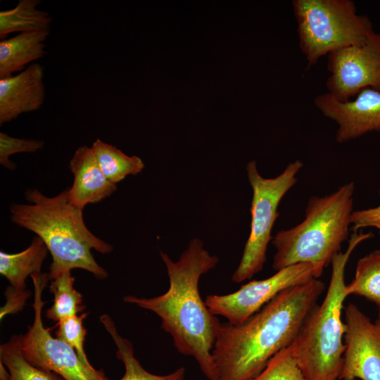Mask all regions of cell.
Segmentation results:
<instances>
[{"mask_svg": "<svg viewBox=\"0 0 380 380\" xmlns=\"http://www.w3.org/2000/svg\"><path fill=\"white\" fill-rule=\"evenodd\" d=\"M160 255L169 277L167 291L152 298L127 295L123 300L156 314L177 351L194 358L208 380H218L212 351L222 323L210 311L198 289L201 276L217 265L218 258L210 255L197 238L189 242L177 261L163 251Z\"/></svg>", "mask_w": 380, "mask_h": 380, "instance_id": "6da1fadb", "label": "cell"}, {"mask_svg": "<svg viewBox=\"0 0 380 380\" xmlns=\"http://www.w3.org/2000/svg\"><path fill=\"white\" fill-rule=\"evenodd\" d=\"M312 279L288 288L241 325L222 323L212 355L218 380H251L291 344L324 291Z\"/></svg>", "mask_w": 380, "mask_h": 380, "instance_id": "7a4b0ae2", "label": "cell"}, {"mask_svg": "<svg viewBox=\"0 0 380 380\" xmlns=\"http://www.w3.org/2000/svg\"><path fill=\"white\" fill-rule=\"evenodd\" d=\"M28 204L13 203L9 207L11 220L39 237L52 257L49 279L65 270L79 268L98 279L108 277L91 254V249L110 253V243L91 233L83 218V210L73 205L68 189L55 196H45L36 189L25 192Z\"/></svg>", "mask_w": 380, "mask_h": 380, "instance_id": "3957f363", "label": "cell"}, {"mask_svg": "<svg viewBox=\"0 0 380 380\" xmlns=\"http://www.w3.org/2000/svg\"><path fill=\"white\" fill-rule=\"evenodd\" d=\"M372 233L354 232L343 253L331 261V274L326 296L306 317L290 345L293 356L307 380L338 379L345 350V325L341 319L345 292V270L350 255Z\"/></svg>", "mask_w": 380, "mask_h": 380, "instance_id": "277c9868", "label": "cell"}, {"mask_svg": "<svg viewBox=\"0 0 380 380\" xmlns=\"http://www.w3.org/2000/svg\"><path fill=\"white\" fill-rule=\"evenodd\" d=\"M355 183L350 182L324 196L308 201L304 220L296 226L278 232L272 243L276 248L272 267L310 262L323 268L341 252L349 235Z\"/></svg>", "mask_w": 380, "mask_h": 380, "instance_id": "5b68a950", "label": "cell"}, {"mask_svg": "<svg viewBox=\"0 0 380 380\" xmlns=\"http://www.w3.org/2000/svg\"><path fill=\"white\" fill-rule=\"evenodd\" d=\"M299 46L308 67L340 49L362 45L374 32L369 18L350 0H294Z\"/></svg>", "mask_w": 380, "mask_h": 380, "instance_id": "8992f818", "label": "cell"}, {"mask_svg": "<svg viewBox=\"0 0 380 380\" xmlns=\"http://www.w3.org/2000/svg\"><path fill=\"white\" fill-rule=\"evenodd\" d=\"M303 163L296 160L273 178L262 177L255 161L246 165L248 179L253 191L251 206V230L240 262L232 280L240 283L251 279L260 272L266 260L272 229L279 215L278 206L282 198L297 182V175Z\"/></svg>", "mask_w": 380, "mask_h": 380, "instance_id": "52a82bcc", "label": "cell"}, {"mask_svg": "<svg viewBox=\"0 0 380 380\" xmlns=\"http://www.w3.org/2000/svg\"><path fill=\"white\" fill-rule=\"evenodd\" d=\"M34 320L27 331L20 335V346L25 358L33 365L54 372L65 380H109L102 370L88 367L68 343L54 338L51 328L44 326L42 293L50 281L48 273H34Z\"/></svg>", "mask_w": 380, "mask_h": 380, "instance_id": "ba28073f", "label": "cell"}, {"mask_svg": "<svg viewBox=\"0 0 380 380\" xmlns=\"http://www.w3.org/2000/svg\"><path fill=\"white\" fill-rule=\"evenodd\" d=\"M324 268L301 262L281 269L262 280H253L226 295H208L205 303L215 316L224 317L232 325H241L284 290L318 279Z\"/></svg>", "mask_w": 380, "mask_h": 380, "instance_id": "9c48e42d", "label": "cell"}, {"mask_svg": "<svg viewBox=\"0 0 380 380\" xmlns=\"http://www.w3.org/2000/svg\"><path fill=\"white\" fill-rule=\"evenodd\" d=\"M326 86L328 93L345 102L365 88L380 91V33L373 32L362 45L329 53Z\"/></svg>", "mask_w": 380, "mask_h": 380, "instance_id": "30bf717a", "label": "cell"}, {"mask_svg": "<svg viewBox=\"0 0 380 380\" xmlns=\"http://www.w3.org/2000/svg\"><path fill=\"white\" fill-rule=\"evenodd\" d=\"M345 350L338 380H380V315L372 321L357 305L344 308Z\"/></svg>", "mask_w": 380, "mask_h": 380, "instance_id": "8fae6325", "label": "cell"}, {"mask_svg": "<svg viewBox=\"0 0 380 380\" xmlns=\"http://www.w3.org/2000/svg\"><path fill=\"white\" fill-rule=\"evenodd\" d=\"M354 99L342 102L328 92L314 99L316 107L338 126L336 134L338 143H345L368 132L380 131V91L367 87Z\"/></svg>", "mask_w": 380, "mask_h": 380, "instance_id": "7c38bea8", "label": "cell"}, {"mask_svg": "<svg viewBox=\"0 0 380 380\" xmlns=\"http://www.w3.org/2000/svg\"><path fill=\"white\" fill-rule=\"evenodd\" d=\"M44 68L33 63L15 75L0 78V125L37 110L45 98Z\"/></svg>", "mask_w": 380, "mask_h": 380, "instance_id": "4fadbf2b", "label": "cell"}, {"mask_svg": "<svg viewBox=\"0 0 380 380\" xmlns=\"http://www.w3.org/2000/svg\"><path fill=\"white\" fill-rule=\"evenodd\" d=\"M74 176L72 186L68 189V198L75 207L84 209L110 196L117 185L110 182L101 172L91 147L80 146L69 163Z\"/></svg>", "mask_w": 380, "mask_h": 380, "instance_id": "5bb4252c", "label": "cell"}, {"mask_svg": "<svg viewBox=\"0 0 380 380\" xmlns=\"http://www.w3.org/2000/svg\"><path fill=\"white\" fill-rule=\"evenodd\" d=\"M49 31L18 33L0 42V78L22 72L33 61L44 56Z\"/></svg>", "mask_w": 380, "mask_h": 380, "instance_id": "9a60e30c", "label": "cell"}, {"mask_svg": "<svg viewBox=\"0 0 380 380\" xmlns=\"http://www.w3.org/2000/svg\"><path fill=\"white\" fill-rule=\"evenodd\" d=\"M48 249L38 236L34 237L30 245L18 253L0 252V273L10 282V287L19 293H30L26 279L34 273H41Z\"/></svg>", "mask_w": 380, "mask_h": 380, "instance_id": "2e32d148", "label": "cell"}, {"mask_svg": "<svg viewBox=\"0 0 380 380\" xmlns=\"http://www.w3.org/2000/svg\"><path fill=\"white\" fill-rule=\"evenodd\" d=\"M0 380L65 379L29 362L22 353L20 335H13L0 346Z\"/></svg>", "mask_w": 380, "mask_h": 380, "instance_id": "e0dca14e", "label": "cell"}, {"mask_svg": "<svg viewBox=\"0 0 380 380\" xmlns=\"http://www.w3.org/2000/svg\"><path fill=\"white\" fill-rule=\"evenodd\" d=\"M100 322L110 335L117 347V357L124 364L125 374L120 380L184 379L186 369L184 367H180L174 372L165 375L154 374L146 370L135 357L132 343L119 334L112 318L107 314H103L100 317Z\"/></svg>", "mask_w": 380, "mask_h": 380, "instance_id": "ac0fdd59", "label": "cell"}, {"mask_svg": "<svg viewBox=\"0 0 380 380\" xmlns=\"http://www.w3.org/2000/svg\"><path fill=\"white\" fill-rule=\"evenodd\" d=\"M40 3L39 0H20L14 8L1 11V38L13 32L49 31L52 18L37 8Z\"/></svg>", "mask_w": 380, "mask_h": 380, "instance_id": "d6986e66", "label": "cell"}, {"mask_svg": "<svg viewBox=\"0 0 380 380\" xmlns=\"http://www.w3.org/2000/svg\"><path fill=\"white\" fill-rule=\"evenodd\" d=\"M91 148L101 172L115 184L127 175L140 173L144 168V163L139 157L127 156L99 139L92 143Z\"/></svg>", "mask_w": 380, "mask_h": 380, "instance_id": "ffe728a7", "label": "cell"}, {"mask_svg": "<svg viewBox=\"0 0 380 380\" xmlns=\"http://www.w3.org/2000/svg\"><path fill=\"white\" fill-rule=\"evenodd\" d=\"M74 281L71 270H65L50 280L49 291L53 294V300L45 312L47 319L58 322L84 310L82 295L74 288Z\"/></svg>", "mask_w": 380, "mask_h": 380, "instance_id": "44dd1931", "label": "cell"}, {"mask_svg": "<svg viewBox=\"0 0 380 380\" xmlns=\"http://www.w3.org/2000/svg\"><path fill=\"white\" fill-rule=\"evenodd\" d=\"M348 296L357 295L374 302L380 308V250L359 259L353 279L346 286Z\"/></svg>", "mask_w": 380, "mask_h": 380, "instance_id": "7402d4cb", "label": "cell"}, {"mask_svg": "<svg viewBox=\"0 0 380 380\" xmlns=\"http://www.w3.org/2000/svg\"><path fill=\"white\" fill-rule=\"evenodd\" d=\"M251 380H307L300 369L291 346L277 353L265 367Z\"/></svg>", "mask_w": 380, "mask_h": 380, "instance_id": "603a6c76", "label": "cell"}, {"mask_svg": "<svg viewBox=\"0 0 380 380\" xmlns=\"http://www.w3.org/2000/svg\"><path fill=\"white\" fill-rule=\"evenodd\" d=\"M88 314L82 313L60 320L57 322L56 337L70 346L76 352L80 360L88 367H93L84 350V341L87 330L83 322Z\"/></svg>", "mask_w": 380, "mask_h": 380, "instance_id": "cb8c5ba5", "label": "cell"}, {"mask_svg": "<svg viewBox=\"0 0 380 380\" xmlns=\"http://www.w3.org/2000/svg\"><path fill=\"white\" fill-rule=\"evenodd\" d=\"M45 143L39 139H26L13 137L4 132L0 133V163L9 170L15 168V164L9 157L18 153H33L41 150Z\"/></svg>", "mask_w": 380, "mask_h": 380, "instance_id": "d4e9b609", "label": "cell"}, {"mask_svg": "<svg viewBox=\"0 0 380 380\" xmlns=\"http://www.w3.org/2000/svg\"><path fill=\"white\" fill-rule=\"evenodd\" d=\"M367 227L377 229L380 235V205L374 208L353 212L351 229L354 232H359L360 229Z\"/></svg>", "mask_w": 380, "mask_h": 380, "instance_id": "484cf974", "label": "cell"}, {"mask_svg": "<svg viewBox=\"0 0 380 380\" xmlns=\"http://www.w3.org/2000/svg\"><path fill=\"white\" fill-rule=\"evenodd\" d=\"M4 295L6 298V302L0 310L1 319L8 315L15 314L22 310L31 293L22 294L17 293L8 286L4 292Z\"/></svg>", "mask_w": 380, "mask_h": 380, "instance_id": "4316f807", "label": "cell"}, {"mask_svg": "<svg viewBox=\"0 0 380 380\" xmlns=\"http://www.w3.org/2000/svg\"><path fill=\"white\" fill-rule=\"evenodd\" d=\"M379 315H380V308H379Z\"/></svg>", "mask_w": 380, "mask_h": 380, "instance_id": "83f0119b", "label": "cell"}, {"mask_svg": "<svg viewBox=\"0 0 380 380\" xmlns=\"http://www.w3.org/2000/svg\"><path fill=\"white\" fill-rule=\"evenodd\" d=\"M336 380H338V379H336Z\"/></svg>", "mask_w": 380, "mask_h": 380, "instance_id": "f1b7e54d", "label": "cell"}]
</instances>
